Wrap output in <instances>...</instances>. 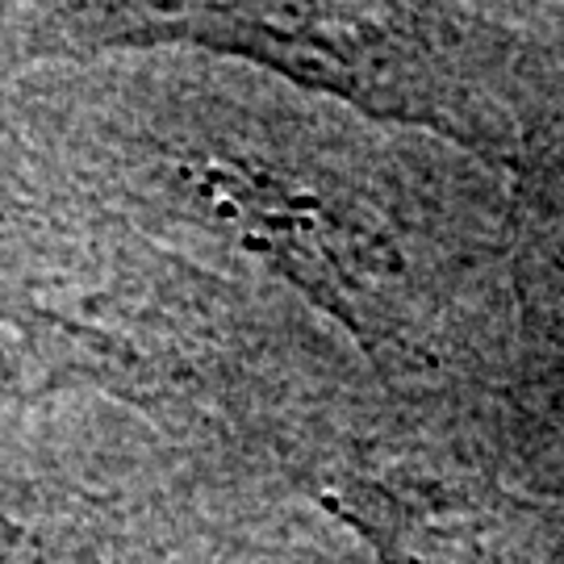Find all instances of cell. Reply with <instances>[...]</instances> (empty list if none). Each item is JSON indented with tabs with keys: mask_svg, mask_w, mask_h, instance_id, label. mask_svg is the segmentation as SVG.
Segmentation results:
<instances>
[{
	"mask_svg": "<svg viewBox=\"0 0 564 564\" xmlns=\"http://www.w3.org/2000/svg\"><path fill=\"white\" fill-rule=\"evenodd\" d=\"M310 494L381 564H544V514L460 473L339 460Z\"/></svg>",
	"mask_w": 564,
	"mask_h": 564,
	"instance_id": "6da1fadb",
	"label": "cell"
}]
</instances>
